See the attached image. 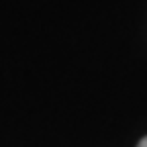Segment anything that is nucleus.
<instances>
[{"instance_id":"obj_1","label":"nucleus","mask_w":147,"mask_h":147,"mask_svg":"<svg viewBox=\"0 0 147 147\" xmlns=\"http://www.w3.org/2000/svg\"><path fill=\"white\" fill-rule=\"evenodd\" d=\"M137 147H147V137H145V139H141V143H139Z\"/></svg>"}]
</instances>
